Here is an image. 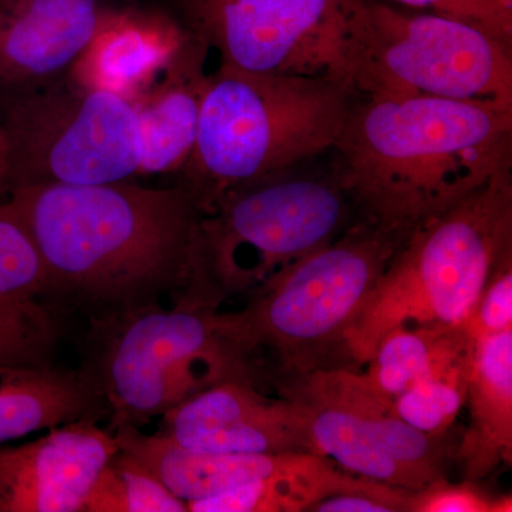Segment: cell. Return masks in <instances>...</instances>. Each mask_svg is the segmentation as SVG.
<instances>
[{"label": "cell", "instance_id": "4dcf8cb0", "mask_svg": "<svg viewBox=\"0 0 512 512\" xmlns=\"http://www.w3.org/2000/svg\"><path fill=\"white\" fill-rule=\"evenodd\" d=\"M9 170V143L5 130L0 126V202L5 200L6 180Z\"/></svg>", "mask_w": 512, "mask_h": 512}, {"label": "cell", "instance_id": "f546056e", "mask_svg": "<svg viewBox=\"0 0 512 512\" xmlns=\"http://www.w3.org/2000/svg\"><path fill=\"white\" fill-rule=\"evenodd\" d=\"M84 512H127L124 487L113 464L107 463L96 477L86 501Z\"/></svg>", "mask_w": 512, "mask_h": 512}, {"label": "cell", "instance_id": "f1b7e54d", "mask_svg": "<svg viewBox=\"0 0 512 512\" xmlns=\"http://www.w3.org/2000/svg\"><path fill=\"white\" fill-rule=\"evenodd\" d=\"M409 493L394 487L349 491L320 500L309 512H409Z\"/></svg>", "mask_w": 512, "mask_h": 512}, {"label": "cell", "instance_id": "ba28073f", "mask_svg": "<svg viewBox=\"0 0 512 512\" xmlns=\"http://www.w3.org/2000/svg\"><path fill=\"white\" fill-rule=\"evenodd\" d=\"M349 200L332 180L282 174L228 192L201 215L197 281L191 286L221 305L349 227Z\"/></svg>", "mask_w": 512, "mask_h": 512}, {"label": "cell", "instance_id": "ac0fdd59", "mask_svg": "<svg viewBox=\"0 0 512 512\" xmlns=\"http://www.w3.org/2000/svg\"><path fill=\"white\" fill-rule=\"evenodd\" d=\"M183 40V33L168 16L140 20L109 13L72 76L131 100L163 69Z\"/></svg>", "mask_w": 512, "mask_h": 512}, {"label": "cell", "instance_id": "6da1fadb", "mask_svg": "<svg viewBox=\"0 0 512 512\" xmlns=\"http://www.w3.org/2000/svg\"><path fill=\"white\" fill-rule=\"evenodd\" d=\"M2 202L35 242L43 295L96 322L175 298L197 281L201 212L180 185H39Z\"/></svg>", "mask_w": 512, "mask_h": 512}, {"label": "cell", "instance_id": "d4e9b609", "mask_svg": "<svg viewBox=\"0 0 512 512\" xmlns=\"http://www.w3.org/2000/svg\"><path fill=\"white\" fill-rule=\"evenodd\" d=\"M511 495H494L478 481L453 484L441 477L409 493V512H511Z\"/></svg>", "mask_w": 512, "mask_h": 512}, {"label": "cell", "instance_id": "603a6c76", "mask_svg": "<svg viewBox=\"0 0 512 512\" xmlns=\"http://www.w3.org/2000/svg\"><path fill=\"white\" fill-rule=\"evenodd\" d=\"M45 288V266L35 242L0 202V303L37 302Z\"/></svg>", "mask_w": 512, "mask_h": 512}, {"label": "cell", "instance_id": "30bf717a", "mask_svg": "<svg viewBox=\"0 0 512 512\" xmlns=\"http://www.w3.org/2000/svg\"><path fill=\"white\" fill-rule=\"evenodd\" d=\"M362 0H167L192 42L242 72L348 79L346 40Z\"/></svg>", "mask_w": 512, "mask_h": 512}, {"label": "cell", "instance_id": "d6986e66", "mask_svg": "<svg viewBox=\"0 0 512 512\" xmlns=\"http://www.w3.org/2000/svg\"><path fill=\"white\" fill-rule=\"evenodd\" d=\"M99 394L84 375L47 365H0V444L93 417Z\"/></svg>", "mask_w": 512, "mask_h": 512}, {"label": "cell", "instance_id": "7402d4cb", "mask_svg": "<svg viewBox=\"0 0 512 512\" xmlns=\"http://www.w3.org/2000/svg\"><path fill=\"white\" fill-rule=\"evenodd\" d=\"M476 340L441 359L426 376L393 400V412L427 436L444 437L466 404Z\"/></svg>", "mask_w": 512, "mask_h": 512}, {"label": "cell", "instance_id": "44dd1931", "mask_svg": "<svg viewBox=\"0 0 512 512\" xmlns=\"http://www.w3.org/2000/svg\"><path fill=\"white\" fill-rule=\"evenodd\" d=\"M468 340L474 339L463 325L400 326L380 339L362 375L380 399L392 404Z\"/></svg>", "mask_w": 512, "mask_h": 512}, {"label": "cell", "instance_id": "5bb4252c", "mask_svg": "<svg viewBox=\"0 0 512 512\" xmlns=\"http://www.w3.org/2000/svg\"><path fill=\"white\" fill-rule=\"evenodd\" d=\"M107 16L101 0H0L3 99L69 76Z\"/></svg>", "mask_w": 512, "mask_h": 512}, {"label": "cell", "instance_id": "cb8c5ba5", "mask_svg": "<svg viewBox=\"0 0 512 512\" xmlns=\"http://www.w3.org/2000/svg\"><path fill=\"white\" fill-rule=\"evenodd\" d=\"M55 339L52 315L39 301L0 303V365H47Z\"/></svg>", "mask_w": 512, "mask_h": 512}, {"label": "cell", "instance_id": "484cf974", "mask_svg": "<svg viewBox=\"0 0 512 512\" xmlns=\"http://www.w3.org/2000/svg\"><path fill=\"white\" fill-rule=\"evenodd\" d=\"M463 326L476 342L512 329V252L495 266Z\"/></svg>", "mask_w": 512, "mask_h": 512}, {"label": "cell", "instance_id": "9a60e30c", "mask_svg": "<svg viewBox=\"0 0 512 512\" xmlns=\"http://www.w3.org/2000/svg\"><path fill=\"white\" fill-rule=\"evenodd\" d=\"M121 451L146 466L178 498L190 503L255 481L292 476L323 466L328 457L303 451L286 453H205L175 443L158 431L144 434L137 426L113 431Z\"/></svg>", "mask_w": 512, "mask_h": 512}, {"label": "cell", "instance_id": "83f0119b", "mask_svg": "<svg viewBox=\"0 0 512 512\" xmlns=\"http://www.w3.org/2000/svg\"><path fill=\"white\" fill-rule=\"evenodd\" d=\"M413 9L461 20L512 47V0H392Z\"/></svg>", "mask_w": 512, "mask_h": 512}, {"label": "cell", "instance_id": "4fadbf2b", "mask_svg": "<svg viewBox=\"0 0 512 512\" xmlns=\"http://www.w3.org/2000/svg\"><path fill=\"white\" fill-rule=\"evenodd\" d=\"M119 450L113 431L93 417L22 446H0V512L83 511L101 468Z\"/></svg>", "mask_w": 512, "mask_h": 512}, {"label": "cell", "instance_id": "7a4b0ae2", "mask_svg": "<svg viewBox=\"0 0 512 512\" xmlns=\"http://www.w3.org/2000/svg\"><path fill=\"white\" fill-rule=\"evenodd\" d=\"M333 151L360 218L407 235L512 167V107L367 97Z\"/></svg>", "mask_w": 512, "mask_h": 512}, {"label": "cell", "instance_id": "7c38bea8", "mask_svg": "<svg viewBox=\"0 0 512 512\" xmlns=\"http://www.w3.org/2000/svg\"><path fill=\"white\" fill-rule=\"evenodd\" d=\"M160 433L205 453L318 454L305 407L288 397H266L251 380H225L194 394L163 414Z\"/></svg>", "mask_w": 512, "mask_h": 512}, {"label": "cell", "instance_id": "2e32d148", "mask_svg": "<svg viewBox=\"0 0 512 512\" xmlns=\"http://www.w3.org/2000/svg\"><path fill=\"white\" fill-rule=\"evenodd\" d=\"M207 50L184 36L165 64V79L131 99L140 133V175L178 173L197 138L208 77L202 70Z\"/></svg>", "mask_w": 512, "mask_h": 512}, {"label": "cell", "instance_id": "277c9868", "mask_svg": "<svg viewBox=\"0 0 512 512\" xmlns=\"http://www.w3.org/2000/svg\"><path fill=\"white\" fill-rule=\"evenodd\" d=\"M511 168L406 235L346 336L349 367H365L380 339L400 326L463 325L512 252Z\"/></svg>", "mask_w": 512, "mask_h": 512}, {"label": "cell", "instance_id": "8992f818", "mask_svg": "<svg viewBox=\"0 0 512 512\" xmlns=\"http://www.w3.org/2000/svg\"><path fill=\"white\" fill-rule=\"evenodd\" d=\"M97 322L94 370L84 375L111 409V429L137 426L225 382H255L251 355L229 335L220 306L198 293Z\"/></svg>", "mask_w": 512, "mask_h": 512}, {"label": "cell", "instance_id": "e0dca14e", "mask_svg": "<svg viewBox=\"0 0 512 512\" xmlns=\"http://www.w3.org/2000/svg\"><path fill=\"white\" fill-rule=\"evenodd\" d=\"M464 406L470 423L454 461L481 481L512 461V329L477 340Z\"/></svg>", "mask_w": 512, "mask_h": 512}, {"label": "cell", "instance_id": "8fae6325", "mask_svg": "<svg viewBox=\"0 0 512 512\" xmlns=\"http://www.w3.org/2000/svg\"><path fill=\"white\" fill-rule=\"evenodd\" d=\"M275 382L281 396L305 407L318 454L343 470L407 491L446 477L456 446L404 423L359 370L332 367Z\"/></svg>", "mask_w": 512, "mask_h": 512}, {"label": "cell", "instance_id": "3957f363", "mask_svg": "<svg viewBox=\"0 0 512 512\" xmlns=\"http://www.w3.org/2000/svg\"><path fill=\"white\" fill-rule=\"evenodd\" d=\"M357 96L340 77L220 66L208 77L197 138L178 185L208 214L228 192L333 150Z\"/></svg>", "mask_w": 512, "mask_h": 512}, {"label": "cell", "instance_id": "4316f807", "mask_svg": "<svg viewBox=\"0 0 512 512\" xmlns=\"http://www.w3.org/2000/svg\"><path fill=\"white\" fill-rule=\"evenodd\" d=\"M124 487L127 512H187V503L171 493L146 466L126 451L110 458Z\"/></svg>", "mask_w": 512, "mask_h": 512}, {"label": "cell", "instance_id": "9c48e42d", "mask_svg": "<svg viewBox=\"0 0 512 512\" xmlns=\"http://www.w3.org/2000/svg\"><path fill=\"white\" fill-rule=\"evenodd\" d=\"M3 100L6 194L39 185L121 183L140 175L137 113L123 94L87 86L70 73Z\"/></svg>", "mask_w": 512, "mask_h": 512}, {"label": "cell", "instance_id": "52a82bcc", "mask_svg": "<svg viewBox=\"0 0 512 512\" xmlns=\"http://www.w3.org/2000/svg\"><path fill=\"white\" fill-rule=\"evenodd\" d=\"M345 60L349 82L366 97L512 107V47L437 13L362 0L350 19Z\"/></svg>", "mask_w": 512, "mask_h": 512}, {"label": "cell", "instance_id": "ffe728a7", "mask_svg": "<svg viewBox=\"0 0 512 512\" xmlns=\"http://www.w3.org/2000/svg\"><path fill=\"white\" fill-rule=\"evenodd\" d=\"M389 487L343 470L333 460L323 466L255 481L212 497L187 503L191 512H309L320 500L349 491H373Z\"/></svg>", "mask_w": 512, "mask_h": 512}, {"label": "cell", "instance_id": "5b68a950", "mask_svg": "<svg viewBox=\"0 0 512 512\" xmlns=\"http://www.w3.org/2000/svg\"><path fill=\"white\" fill-rule=\"evenodd\" d=\"M406 234L360 218L339 237L276 272L225 326L249 355L271 350L276 379L349 367L346 336Z\"/></svg>", "mask_w": 512, "mask_h": 512}]
</instances>
